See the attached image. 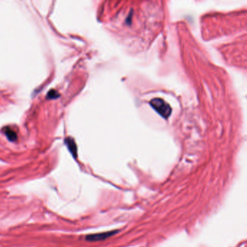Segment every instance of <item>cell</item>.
Listing matches in <instances>:
<instances>
[{"instance_id":"277c9868","label":"cell","mask_w":247,"mask_h":247,"mask_svg":"<svg viewBox=\"0 0 247 247\" xmlns=\"http://www.w3.org/2000/svg\"><path fill=\"white\" fill-rule=\"evenodd\" d=\"M4 133H5L6 136H7V138L9 139V140H10V141L16 140V139H17L16 133H15L12 129H10V128H5V129H4Z\"/></svg>"},{"instance_id":"6da1fadb","label":"cell","mask_w":247,"mask_h":247,"mask_svg":"<svg viewBox=\"0 0 247 247\" xmlns=\"http://www.w3.org/2000/svg\"><path fill=\"white\" fill-rule=\"evenodd\" d=\"M150 104L163 117L168 118L171 114V107L163 99L159 98L153 99L150 102Z\"/></svg>"},{"instance_id":"5b68a950","label":"cell","mask_w":247,"mask_h":247,"mask_svg":"<svg viewBox=\"0 0 247 247\" xmlns=\"http://www.w3.org/2000/svg\"><path fill=\"white\" fill-rule=\"evenodd\" d=\"M58 96V94H57V92L54 91V90H52L49 92L48 94V98L50 99H54V98H56Z\"/></svg>"},{"instance_id":"7a4b0ae2","label":"cell","mask_w":247,"mask_h":247,"mask_svg":"<svg viewBox=\"0 0 247 247\" xmlns=\"http://www.w3.org/2000/svg\"><path fill=\"white\" fill-rule=\"evenodd\" d=\"M118 231H109V232L100 233V234H91L88 235L86 237V239L88 241H103L104 239H107V238L111 237L114 234H117Z\"/></svg>"},{"instance_id":"3957f363","label":"cell","mask_w":247,"mask_h":247,"mask_svg":"<svg viewBox=\"0 0 247 247\" xmlns=\"http://www.w3.org/2000/svg\"><path fill=\"white\" fill-rule=\"evenodd\" d=\"M66 144H67V147H68L70 151L72 152V154L74 156L77 155V147H76L74 141L72 139H68L66 140Z\"/></svg>"}]
</instances>
